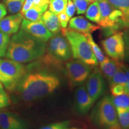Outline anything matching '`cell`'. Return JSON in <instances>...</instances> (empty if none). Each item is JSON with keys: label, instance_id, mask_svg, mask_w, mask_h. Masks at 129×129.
I'll use <instances>...</instances> for the list:
<instances>
[{"label": "cell", "instance_id": "1", "mask_svg": "<svg viewBox=\"0 0 129 129\" xmlns=\"http://www.w3.org/2000/svg\"><path fill=\"white\" fill-rule=\"evenodd\" d=\"M60 85L57 75L40 71L26 73L17 88L23 100L31 102L51 94Z\"/></svg>", "mask_w": 129, "mask_h": 129}, {"label": "cell", "instance_id": "2", "mask_svg": "<svg viewBox=\"0 0 129 129\" xmlns=\"http://www.w3.org/2000/svg\"><path fill=\"white\" fill-rule=\"evenodd\" d=\"M47 46L45 42L20 29L11 38L6 56L21 63L30 62L44 55Z\"/></svg>", "mask_w": 129, "mask_h": 129}, {"label": "cell", "instance_id": "3", "mask_svg": "<svg viewBox=\"0 0 129 129\" xmlns=\"http://www.w3.org/2000/svg\"><path fill=\"white\" fill-rule=\"evenodd\" d=\"M61 32L70 44L72 57L91 67L98 65V60L85 35L67 28L61 29Z\"/></svg>", "mask_w": 129, "mask_h": 129}, {"label": "cell", "instance_id": "4", "mask_svg": "<svg viewBox=\"0 0 129 129\" xmlns=\"http://www.w3.org/2000/svg\"><path fill=\"white\" fill-rule=\"evenodd\" d=\"M93 123L99 129H121L112 98L109 95L98 102L91 114Z\"/></svg>", "mask_w": 129, "mask_h": 129}, {"label": "cell", "instance_id": "5", "mask_svg": "<svg viewBox=\"0 0 129 129\" xmlns=\"http://www.w3.org/2000/svg\"><path fill=\"white\" fill-rule=\"evenodd\" d=\"M28 69L21 63L12 59H0V82L8 91L17 87Z\"/></svg>", "mask_w": 129, "mask_h": 129}, {"label": "cell", "instance_id": "6", "mask_svg": "<svg viewBox=\"0 0 129 129\" xmlns=\"http://www.w3.org/2000/svg\"><path fill=\"white\" fill-rule=\"evenodd\" d=\"M101 19L98 25L104 30V35L110 36L122 28L121 13L115 9L108 0H99Z\"/></svg>", "mask_w": 129, "mask_h": 129}, {"label": "cell", "instance_id": "7", "mask_svg": "<svg viewBox=\"0 0 129 129\" xmlns=\"http://www.w3.org/2000/svg\"><path fill=\"white\" fill-rule=\"evenodd\" d=\"M91 67L77 59L66 63V75L71 86L79 87L83 85L91 74Z\"/></svg>", "mask_w": 129, "mask_h": 129}, {"label": "cell", "instance_id": "8", "mask_svg": "<svg viewBox=\"0 0 129 129\" xmlns=\"http://www.w3.org/2000/svg\"><path fill=\"white\" fill-rule=\"evenodd\" d=\"M47 46V52L61 62H67L72 57L71 48L66 37L59 32L53 35Z\"/></svg>", "mask_w": 129, "mask_h": 129}, {"label": "cell", "instance_id": "9", "mask_svg": "<svg viewBox=\"0 0 129 129\" xmlns=\"http://www.w3.org/2000/svg\"><path fill=\"white\" fill-rule=\"evenodd\" d=\"M105 52L113 60L121 62L125 59L123 32L118 31L102 41Z\"/></svg>", "mask_w": 129, "mask_h": 129}, {"label": "cell", "instance_id": "10", "mask_svg": "<svg viewBox=\"0 0 129 129\" xmlns=\"http://www.w3.org/2000/svg\"><path fill=\"white\" fill-rule=\"evenodd\" d=\"M85 82L87 91L94 102L99 99L105 91V82L102 74L99 70L96 69L91 72Z\"/></svg>", "mask_w": 129, "mask_h": 129}, {"label": "cell", "instance_id": "11", "mask_svg": "<svg viewBox=\"0 0 129 129\" xmlns=\"http://www.w3.org/2000/svg\"><path fill=\"white\" fill-rule=\"evenodd\" d=\"M20 29L45 43L49 41L53 35L41 20L32 22L23 19Z\"/></svg>", "mask_w": 129, "mask_h": 129}, {"label": "cell", "instance_id": "12", "mask_svg": "<svg viewBox=\"0 0 129 129\" xmlns=\"http://www.w3.org/2000/svg\"><path fill=\"white\" fill-rule=\"evenodd\" d=\"M75 103L77 111L81 115H85L90 110L94 102L90 98L85 85L77 88L75 93Z\"/></svg>", "mask_w": 129, "mask_h": 129}, {"label": "cell", "instance_id": "13", "mask_svg": "<svg viewBox=\"0 0 129 129\" xmlns=\"http://www.w3.org/2000/svg\"><path fill=\"white\" fill-rule=\"evenodd\" d=\"M0 128L1 129H26L25 122L13 112L0 111Z\"/></svg>", "mask_w": 129, "mask_h": 129}, {"label": "cell", "instance_id": "14", "mask_svg": "<svg viewBox=\"0 0 129 129\" xmlns=\"http://www.w3.org/2000/svg\"><path fill=\"white\" fill-rule=\"evenodd\" d=\"M100 28L99 25L93 24L81 16L72 17L69 22V28L84 35L91 34Z\"/></svg>", "mask_w": 129, "mask_h": 129}, {"label": "cell", "instance_id": "15", "mask_svg": "<svg viewBox=\"0 0 129 129\" xmlns=\"http://www.w3.org/2000/svg\"><path fill=\"white\" fill-rule=\"evenodd\" d=\"M23 19L20 13L7 16L0 21V30L9 35L17 33Z\"/></svg>", "mask_w": 129, "mask_h": 129}, {"label": "cell", "instance_id": "16", "mask_svg": "<svg viewBox=\"0 0 129 129\" xmlns=\"http://www.w3.org/2000/svg\"><path fill=\"white\" fill-rule=\"evenodd\" d=\"M41 21L53 35L57 34L61 31V26L57 15L50 10L46 11L43 14Z\"/></svg>", "mask_w": 129, "mask_h": 129}, {"label": "cell", "instance_id": "17", "mask_svg": "<svg viewBox=\"0 0 129 129\" xmlns=\"http://www.w3.org/2000/svg\"><path fill=\"white\" fill-rule=\"evenodd\" d=\"M111 5L121 13L122 28L129 27V0H108Z\"/></svg>", "mask_w": 129, "mask_h": 129}, {"label": "cell", "instance_id": "18", "mask_svg": "<svg viewBox=\"0 0 129 129\" xmlns=\"http://www.w3.org/2000/svg\"><path fill=\"white\" fill-rule=\"evenodd\" d=\"M120 62L108 57L104 62L100 63V72L102 75L109 80L120 67Z\"/></svg>", "mask_w": 129, "mask_h": 129}, {"label": "cell", "instance_id": "19", "mask_svg": "<svg viewBox=\"0 0 129 129\" xmlns=\"http://www.w3.org/2000/svg\"><path fill=\"white\" fill-rule=\"evenodd\" d=\"M48 4L44 6H35L34 5L29 10L23 14V17L26 20L32 22H37L41 20L42 16L48 9Z\"/></svg>", "mask_w": 129, "mask_h": 129}, {"label": "cell", "instance_id": "20", "mask_svg": "<svg viewBox=\"0 0 129 129\" xmlns=\"http://www.w3.org/2000/svg\"><path fill=\"white\" fill-rule=\"evenodd\" d=\"M85 17L94 23H99L101 19V13L98 1H94L89 5L85 12Z\"/></svg>", "mask_w": 129, "mask_h": 129}, {"label": "cell", "instance_id": "21", "mask_svg": "<svg viewBox=\"0 0 129 129\" xmlns=\"http://www.w3.org/2000/svg\"><path fill=\"white\" fill-rule=\"evenodd\" d=\"M87 38L88 43L91 46V50H92L93 53H94L95 57H96L97 60L99 63H102L104 62L105 60L107 59L108 57L105 55L104 53L102 51L101 48L99 47V46L95 43V41L93 40L92 36L91 34H88L85 35Z\"/></svg>", "mask_w": 129, "mask_h": 129}, {"label": "cell", "instance_id": "22", "mask_svg": "<svg viewBox=\"0 0 129 129\" xmlns=\"http://www.w3.org/2000/svg\"><path fill=\"white\" fill-rule=\"evenodd\" d=\"M109 81V85H122L125 87H126L127 84V77L125 75L124 71L122 68L121 67L120 64V67L118 68L117 72H115V74L113 75V77L111 78Z\"/></svg>", "mask_w": 129, "mask_h": 129}, {"label": "cell", "instance_id": "23", "mask_svg": "<svg viewBox=\"0 0 129 129\" xmlns=\"http://www.w3.org/2000/svg\"><path fill=\"white\" fill-rule=\"evenodd\" d=\"M115 108L129 109V94L124 93L118 96L111 97Z\"/></svg>", "mask_w": 129, "mask_h": 129}, {"label": "cell", "instance_id": "24", "mask_svg": "<svg viewBox=\"0 0 129 129\" xmlns=\"http://www.w3.org/2000/svg\"><path fill=\"white\" fill-rule=\"evenodd\" d=\"M68 0H48L50 11L58 15L64 12Z\"/></svg>", "mask_w": 129, "mask_h": 129}, {"label": "cell", "instance_id": "25", "mask_svg": "<svg viewBox=\"0 0 129 129\" xmlns=\"http://www.w3.org/2000/svg\"><path fill=\"white\" fill-rule=\"evenodd\" d=\"M117 112L121 129H129V109L117 108Z\"/></svg>", "mask_w": 129, "mask_h": 129}, {"label": "cell", "instance_id": "26", "mask_svg": "<svg viewBox=\"0 0 129 129\" xmlns=\"http://www.w3.org/2000/svg\"><path fill=\"white\" fill-rule=\"evenodd\" d=\"M25 0H4L5 6L11 14L17 13L20 11Z\"/></svg>", "mask_w": 129, "mask_h": 129}, {"label": "cell", "instance_id": "27", "mask_svg": "<svg viewBox=\"0 0 129 129\" xmlns=\"http://www.w3.org/2000/svg\"><path fill=\"white\" fill-rule=\"evenodd\" d=\"M10 41L9 35L0 30V57L6 56Z\"/></svg>", "mask_w": 129, "mask_h": 129}, {"label": "cell", "instance_id": "28", "mask_svg": "<svg viewBox=\"0 0 129 129\" xmlns=\"http://www.w3.org/2000/svg\"><path fill=\"white\" fill-rule=\"evenodd\" d=\"M40 129H79L77 127H71L69 121H63L54 122L45 126L42 127Z\"/></svg>", "mask_w": 129, "mask_h": 129}, {"label": "cell", "instance_id": "29", "mask_svg": "<svg viewBox=\"0 0 129 129\" xmlns=\"http://www.w3.org/2000/svg\"><path fill=\"white\" fill-rule=\"evenodd\" d=\"M75 7L77 14H84L89 5L91 4L90 0H72Z\"/></svg>", "mask_w": 129, "mask_h": 129}, {"label": "cell", "instance_id": "30", "mask_svg": "<svg viewBox=\"0 0 129 129\" xmlns=\"http://www.w3.org/2000/svg\"><path fill=\"white\" fill-rule=\"evenodd\" d=\"M123 38L125 44V58L129 62V27L125 28L123 32Z\"/></svg>", "mask_w": 129, "mask_h": 129}, {"label": "cell", "instance_id": "31", "mask_svg": "<svg viewBox=\"0 0 129 129\" xmlns=\"http://www.w3.org/2000/svg\"><path fill=\"white\" fill-rule=\"evenodd\" d=\"M76 12V7L74 5L72 0H68L67 7H66L64 12L69 18H72Z\"/></svg>", "mask_w": 129, "mask_h": 129}, {"label": "cell", "instance_id": "32", "mask_svg": "<svg viewBox=\"0 0 129 129\" xmlns=\"http://www.w3.org/2000/svg\"><path fill=\"white\" fill-rule=\"evenodd\" d=\"M57 17L58 19H59L61 29L67 28L71 19L67 15V14L65 13L64 12H63L62 13H60V14H58Z\"/></svg>", "mask_w": 129, "mask_h": 129}, {"label": "cell", "instance_id": "33", "mask_svg": "<svg viewBox=\"0 0 129 129\" xmlns=\"http://www.w3.org/2000/svg\"><path fill=\"white\" fill-rule=\"evenodd\" d=\"M110 90L112 96H118L125 93V87L121 85H110Z\"/></svg>", "mask_w": 129, "mask_h": 129}, {"label": "cell", "instance_id": "34", "mask_svg": "<svg viewBox=\"0 0 129 129\" xmlns=\"http://www.w3.org/2000/svg\"><path fill=\"white\" fill-rule=\"evenodd\" d=\"M10 105V100L9 96L6 92L0 94V109L9 106Z\"/></svg>", "mask_w": 129, "mask_h": 129}, {"label": "cell", "instance_id": "35", "mask_svg": "<svg viewBox=\"0 0 129 129\" xmlns=\"http://www.w3.org/2000/svg\"><path fill=\"white\" fill-rule=\"evenodd\" d=\"M120 66L124 71L127 77V84L125 87V93L129 94V67L126 64H124L120 62Z\"/></svg>", "mask_w": 129, "mask_h": 129}, {"label": "cell", "instance_id": "36", "mask_svg": "<svg viewBox=\"0 0 129 129\" xmlns=\"http://www.w3.org/2000/svg\"><path fill=\"white\" fill-rule=\"evenodd\" d=\"M34 6V0H25L23 6L20 10V13L23 15L25 13L29 10Z\"/></svg>", "mask_w": 129, "mask_h": 129}, {"label": "cell", "instance_id": "37", "mask_svg": "<svg viewBox=\"0 0 129 129\" xmlns=\"http://www.w3.org/2000/svg\"><path fill=\"white\" fill-rule=\"evenodd\" d=\"M6 14H7V9L6 6L2 3H0V21L4 18Z\"/></svg>", "mask_w": 129, "mask_h": 129}, {"label": "cell", "instance_id": "38", "mask_svg": "<svg viewBox=\"0 0 129 129\" xmlns=\"http://www.w3.org/2000/svg\"><path fill=\"white\" fill-rule=\"evenodd\" d=\"M48 4V0H34V5L35 6H44Z\"/></svg>", "mask_w": 129, "mask_h": 129}, {"label": "cell", "instance_id": "39", "mask_svg": "<svg viewBox=\"0 0 129 129\" xmlns=\"http://www.w3.org/2000/svg\"><path fill=\"white\" fill-rule=\"evenodd\" d=\"M6 92L4 90V85L2 83L0 82V94H1V93H3Z\"/></svg>", "mask_w": 129, "mask_h": 129}, {"label": "cell", "instance_id": "40", "mask_svg": "<svg viewBox=\"0 0 129 129\" xmlns=\"http://www.w3.org/2000/svg\"><path fill=\"white\" fill-rule=\"evenodd\" d=\"M99 0H90V3H93V2H94V1H99Z\"/></svg>", "mask_w": 129, "mask_h": 129}]
</instances>
